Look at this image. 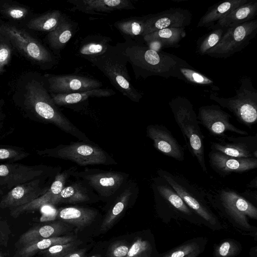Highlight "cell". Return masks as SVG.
Returning a JSON list of instances; mask_svg holds the SVG:
<instances>
[{"instance_id":"cell-1","label":"cell","mask_w":257,"mask_h":257,"mask_svg":"<svg viewBox=\"0 0 257 257\" xmlns=\"http://www.w3.org/2000/svg\"><path fill=\"white\" fill-rule=\"evenodd\" d=\"M119 43L133 68L137 79L156 76L183 80L179 68L188 63L178 57L150 49L142 40L124 39Z\"/></svg>"},{"instance_id":"cell-2","label":"cell","mask_w":257,"mask_h":257,"mask_svg":"<svg viewBox=\"0 0 257 257\" xmlns=\"http://www.w3.org/2000/svg\"><path fill=\"white\" fill-rule=\"evenodd\" d=\"M89 62L101 71L123 95L134 102L140 101L142 94L133 85L126 67L127 59L119 43L109 45L105 52Z\"/></svg>"},{"instance_id":"cell-3","label":"cell","mask_w":257,"mask_h":257,"mask_svg":"<svg viewBox=\"0 0 257 257\" xmlns=\"http://www.w3.org/2000/svg\"><path fill=\"white\" fill-rule=\"evenodd\" d=\"M169 104L175 121L182 133L188 150L196 158L202 171L207 173L204 137L193 104L188 99L182 96L173 99Z\"/></svg>"},{"instance_id":"cell-4","label":"cell","mask_w":257,"mask_h":257,"mask_svg":"<svg viewBox=\"0 0 257 257\" xmlns=\"http://www.w3.org/2000/svg\"><path fill=\"white\" fill-rule=\"evenodd\" d=\"M37 153L42 157L70 161L83 167L117 164L110 154L92 141L71 142L52 148L38 150Z\"/></svg>"},{"instance_id":"cell-5","label":"cell","mask_w":257,"mask_h":257,"mask_svg":"<svg viewBox=\"0 0 257 257\" xmlns=\"http://www.w3.org/2000/svg\"><path fill=\"white\" fill-rule=\"evenodd\" d=\"M209 98L232 112L240 123L251 128L256 123L257 90L249 77L245 76L241 78L239 87L235 89L233 96L219 97L216 92H212Z\"/></svg>"},{"instance_id":"cell-6","label":"cell","mask_w":257,"mask_h":257,"mask_svg":"<svg viewBox=\"0 0 257 257\" xmlns=\"http://www.w3.org/2000/svg\"><path fill=\"white\" fill-rule=\"evenodd\" d=\"M72 177L84 181L99 200L110 203L130 179V175L123 172L86 167L73 172Z\"/></svg>"},{"instance_id":"cell-7","label":"cell","mask_w":257,"mask_h":257,"mask_svg":"<svg viewBox=\"0 0 257 257\" xmlns=\"http://www.w3.org/2000/svg\"><path fill=\"white\" fill-rule=\"evenodd\" d=\"M157 174L170 184L192 210L211 224L216 223L206 206L205 190L181 174L162 169H159Z\"/></svg>"},{"instance_id":"cell-8","label":"cell","mask_w":257,"mask_h":257,"mask_svg":"<svg viewBox=\"0 0 257 257\" xmlns=\"http://www.w3.org/2000/svg\"><path fill=\"white\" fill-rule=\"evenodd\" d=\"M205 192L209 200L221 207L240 225L248 228L247 217L257 218L256 207L236 191L226 187Z\"/></svg>"},{"instance_id":"cell-9","label":"cell","mask_w":257,"mask_h":257,"mask_svg":"<svg viewBox=\"0 0 257 257\" xmlns=\"http://www.w3.org/2000/svg\"><path fill=\"white\" fill-rule=\"evenodd\" d=\"M257 20L228 28L220 41L206 54L216 58H226L245 48L256 36Z\"/></svg>"},{"instance_id":"cell-10","label":"cell","mask_w":257,"mask_h":257,"mask_svg":"<svg viewBox=\"0 0 257 257\" xmlns=\"http://www.w3.org/2000/svg\"><path fill=\"white\" fill-rule=\"evenodd\" d=\"M61 170L60 166H28L16 163L1 164L0 194H7L16 186L34 179L56 175Z\"/></svg>"},{"instance_id":"cell-11","label":"cell","mask_w":257,"mask_h":257,"mask_svg":"<svg viewBox=\"0 0 257 257\" xmlns=\"http://www.w3.org/2000/svg\"><path fill=\"white\" fill-rule=\"evenodd\" d=\"M57 174L36 178L16 186L3 196L0 208L13 209L33 201L48 190Z\"/></svg>"},{"instance_id":"cell-12","label":"cell","mask_w":257,"mask_h":257,"mask_svg":"<svg viewBox=\"0 0 257 257\" xmlns=\"http://www.w3.org/2000/svg\"><path fill=\"white\" fill-rule=\"evenodd\" d=\"M231 117L220 106L214 104L201 106L197 115L199 123L213 136L219 138L226 135L227 132L247 136V132L238 128L230 122Z\"/></svg>"},{"instance_id":"cell-13","label":"cell","mask_w":257,"mask_h":257,"mask_svg":"<svg viewBox=\"0 0 257 257\" xmlns=\"http://www.w3.org/2000/svg\"><path fill=\"white\" fill-rule=\"evenodd\" d=\"M210 149L232 157L257 158V134L238 137L226 135L212 142Z\"/></svg>"},{"instance_id":"cell-14","label":"cell","mask_w":257,"mask_h":257,"mask_svg":"<svg viewBox=\"0 0 257 257\" xmlns=\"http://www.w3.org/2000/svg\"><path fill=\"white\" fill-rule=\"evenodd\" d=\"M48 88L51 93L69 94L100 88L98 80L81 75H49L47 76Z\"/></svg>"},{"instance_id":"cell-15","label":"cell","mask_w":257,"mask_h":257,"mask_svg":"<svg viewBox=\"0 0 257 257\" xmlns=\"http://www.w3.org/2000/svg\"><path fill=\"white\" fill-rule=\"evenodd\" d=\"M145 17L143 36L163 29L185 28L190 24L192 16L186 9L172 8Z\"/></svg>"},{"instance_id":"cell-16","label":"cell","mask_w":257,"mask_h":257,"mask_svg":"<svg viewBox=\"0 0 257 257\" xmlns=\"http://www.w3.org/2000/svg\"><path fill=\"white\" fill-rule=\"evenodd\" d=\"M147 136L154 147L165 156L181 162L184 160V151L171 132L162 124H150L146 128Z\"/></svg>"},{"instance_id":"cell-17","label":"cell","mask_w":257,"mask_h":257,"mask_svg":"<svg viewBox=\"0 0 257 257\" xmlns=\"http://www.w3.org/2000/svg\"><path fill=\"white\" fill-rule=\"evenodd\" d=\"M209 163L212 169L219 176L224 177L232 173H242L257 167V158H235L218 152L208 154Z\"/></svg>"},{"instance_id":"cell-18","label":"cell","mask_w":257,"mask_h":257,"mask_svg":"<svg viewBox=\"0 0 257 257\" xmlns=\"http://www.w3.org/2000/svg\"><path fill=\"white\" fill-rule=\"evenodd\" d=\"M99 200L97 194L87 184L79 179L75 178L73 181L69 180L60 193L51 199L48 205L87 203Z\"/></svg>"},{"instance_id":"cell-19","label":"cell","mask_w":257,"mask_h":257,"mask_svg":"<svg viewBox=\"0 0 257 257\" xmlns=\"http://www.w3.org/2000/svg\"><path fill=\"white\" fill-rule=\"evenodd\" d=\"M77 170L76 166H72L61 171L56 175L49 189L44 194L28 204L12 209L11 215L17 218L25 212L34 211L48 205L51 199L60 193L70 180L73 172Z\"/></svg>"},{"instance_id":"cell-20","label":"cell","mask_w":257,"mask_h":257,"mask_svg":"<svg viewBox=\"0 0 257 257\" xmlns=\"http://www.w3.org/2000/svg\"><path fill=\"white\" fill-rule=\"evenodd\" d=\"M139 193L137 183L130 179L111 201L110 207L101 224V230L106 231L137 199Z\"/></svg>"},{"instance_id":"cell-21","label":"cell","mask_w":257,"mask_h":257,"mask_svg":"<svg viewBox=\"0 0 257 257\" xmlns=\"http://www.w3.org/2000/svg\"><path fill=\"white\" fill-rule=\"evenodd\" d=\"M68 2L73 5L71 11H78L92 15L135 9L132 2L129 0H70Z\"/></svg>"},{"instance_id":"cell-22","label":"cell","mask_w":257,"mask_h":257,"mask_svg":"<svg viewBox=\"0 0 257 257\" xmlns=\"http://www.w3.org/2000/svg\"><path fill=\"white\" fill-rule=\"evenodd\" d=\"M111 41L110 37L99 34L78 38L74 43L75 54L89 61L105 52Z\"/></svg>"},{"instance_id":"cell-23","label":"cell","mask_w":257,"mask_h":257,"mask_svg":"<svg viewBox=\"0 0 257 257\" xmlns=\"http://www.w3.org/2000/svg\"><path fill=\"white\" fill-rule=\"evenodd\" d=\"M95 209L82 206H68L57 211L56 217L72 224L78 228H83L91 224L98 215Z\"/></svg>"},{"instance_id":"cell-24","label":"cell","mask_w":257,"mask_h":257,"mask_svg":"<svg viewBox=\"0 0 257 257\" xmlns=\"http://www.w3.org/2000/svg\"><path fill=\"white\" fill-rule=\"evenodd\" d=\"M78 24L65 15L58 25L48 35L51 47L57 53L62 50L76 33Z\"/></svg>"},{"instance_id":"cell-25","label":"cell","mask_w":257,"mask_h":257,"mask_svg":"<svg viewBox=\"0 0 257 257\" xmlns=\"http://www.w3.org/2000/svg\"><path fill=\"white\" fill-rule=\"evenodd\" d=\"M257 13V1L250 0L219 20L213 28L225 29L253 20Z\"/></svg>"},{"instance_id":"cell-26","label":"cell","mask_w":257,"mask_h":257,"mask_svg":"<svg viewBox=\"0 0 257 257\" xmlns=\"http://www.w3.org/2000/svg\"><path fill=\"white\" fill-rule=\"evenodd\" d=\"M248 1V0H228L210 7L201 18L197 27L212 29L216 22Z\"/></svg>"},{"instance_id":"cell-27","label":"cell","mask_w":257,"mask_h":257,"mask_svg":"<svg viewBox=\"0 0 257 257\" xmlns=\"http://www.w3.org/2000/svg\"><path fill=\"white\" fill-rule=\"evenodd\" d=\"M66 229L65 226L61 222L39 226L24 233L18 242L23 247L39 240L59 236Z\"/></svg>"},{"instance_id":"cell-28","label":"cell","mask_w":257,"mask_h":257,"mask_svg":"<svg viewBox=\"0 0 257 257\" xmlns=\"http://www.w3.org/2000/svg\"><path fill=\"white\" fill-rule=\"evenodd\" d=\"M115 94L111 89L100 88L69 94L51 93V95L57 106L66 107L83 102L90 97H109Z\"/></svg>"},{"instance_id":"cell-29","label":"cell","mask_w":257,"mask_h":257,"mask_svg":"<svg viewBox=\"0 0 257 257\" xmlns=\"http://www.w3.org/2000/svg\"><path fill=\"white\" fill-rule=\"evenodd\" d=\"M185 36V28H166L144 36L143 40L147 42L156 40L161 42L164 48H178L179 43Z\"/></svg>"},{"instance_id":"cell-30","label":"cell","mask_w":257,"mask_h":257,"mask_svg":"<svg viewBox=\"0 0 257 257\" xmlns=\"http://www.w3.org/2000/svg\"><path fill=\"white\" fill-rule=\"evenodd\" d=\"M145 16L132 17L115 22L113 26L124 39L141 40L143 38Z\"/></svg>"},{"instance_id":"cell-31","label":"cell","mask_w":257,"mask_h":257,"mask_svg":"<svg viewBox=\"0 0 257 257\" xmlns=\"http://www.w3.org/2000/svg\"><path fill=\"white\" fill-rule=\"evenodd\" d=\"M75 238L72 236H57L37 241L28 245L21 247L17 252L16 257H32L39 251L59 244L73 241Z\"/></svg>"},{"instance_id":"cell-32","label":"cell","mask_w":257,"mask_h":257,"mask_svg":"<svg viewBox=\"0 0 257 257\" xmlns=\"http://www.w3.org/2000/svg\"><path fill=\"white\" fill-rule=\"evenodd\" d=\"M179 71L183 77V80L193 85L210 87L212 91L220 90L212 79L196 71L188 64L181 66Z\"/></svg>"},{"instance_id":"cell-33","label":"cell","mask_w":257,"mask_h":257,"mask_svg":"<svg viewBox=\"0 0 257 257\" xmlns=\"http://www.w3.org/2000/svg\"><path fill=\"white\" fill-rule=\"evenodd\" d=\"M225 29L223 28H215L202 37L197 42V51L200 55H206L211 48L220 41Z\"/></svg>"},{"instance_id":"cell-34","label":"cell","mask_w":257,"mask_h":257,"mask_svg":"<svg viewBox=\"0 0 257 257\" xmlns=\"http://www.w3.org/2000/svg\"><path fill=\"white\" fill-rule=\"evenodd\" d=\"M65 15L59 11H54L41 16L34 21V28L39 30L53 31Z\"/></svg>"},{"instance_id":"cell-35","label":"cell","mask_w":257,"mask_h":257,"mask_svg":"<svg viewBox=\"0 0 257 257\" xmlns=\"http://www.w3.org/2000/svg\"><path fill=\"white\" fill-rule=\"evenodd\" d=\"M29 153L21 148L13 146H0V161L14 163L21 160Z\"/></svg>"},{"instance_id":"cell-36","label":"cell","mask_w":257,"mask_h":257,"mask_svg":"<svg viewBox=\"0 0 257 257\" xmlns=\"http://www.w3.org/2000/svg\"><path fill=\"white\" fill-rule=\"evenodd\" d=\"M78 244V241L74 240L66 243L56 244L41 251V252L47 257H63L74 251Z\"/></svg>"},{"instance_id":"cell-37","label":"cell","mask_w":257,"mask_h":257,"mask_svg":"<svg viewBox=\"0 0 257 257\" xmlns=\"http://www.w3.org/2000/svg\"><path fill=\"white\" fill-rule=\"evenodd\" d=\"M151 247L149 242L138 238L130 247L125 257H150Z\"/></svg>"},{"instance_id":"cell-38","label":"cell","mask_w":257,"mask_h":257,"mask_svg":"<svg viewBox=\"0 0 257 257\" xmlns=\"http://www.w3.org/2000/svg\"><path fill=\"white\" fill-rule=\"evenodd\" d=\"M198 249V244L195 242H191L172 250L164 257H185Z\"/></svg>"},{"instance_id":"cell-39","label":"cell","mask_w":257,"mask_h":257,"mask_svg":"<svg viewBox=\"0 0 257 257\" xmlns=\"http://www.w3.org/2000/svg\"><path fill=\"white\" fill-rule=\"evenodd\" d=\"M236 246L231 241H224L217 248V253L220 257H230L235 253Z\"/></svg>"},{"instance_id":"cell-40","label":"cell","mask_w":257,"mask_h":257,"mask_svg":"<svg viewBox=\"0 0 257 257\" xmlns=\"http://www.w3.org/2000/svg\"><path fill=\"white\" fill-rule=\"evenodd\" d=\"M127 245L122 242L114 243L109 250L110 257H125L129 250Z\"/></svg>"},{"instance_id":"cell-41","label":"cell","mask_w":257,"mask_h":257,"mask_svg":"<svg viewBox=\"0 0 257 257\" xmlns=\"http://www.w3.org/2000/svg\"><path fill=\"white\" fill-rule=\"evenodd\" d=\"M145 42L146 43V45L150 49L156 52H162L161 50L163 48H164V46L161 42L156 40H153Z\"/></svg>"},{"instance_id":"cell-42","label":"cell","mask_w":257,"mask_h":257,"mask_svg":"<svg viewBox=\"0 0 257 257\" xmlns=\"http://www.w3.org/2000/svg\"><path fill=\"white\" fill-rule=\"evenodd\" d=\"M9 55V50L3 48L0 49V64H3L7 61Z\"/></svg>"},{"instance_id":"cell-43","label":"cell","mask_w":257,"mask_h":257,"mask_svg":"<svg viewBox=\"0 0 257 257\" xmlns=\"http://www.w3.org/2000/svg\"><path fill=\"white\" fill-rule=\"evenodd\" d=\"M10 14L14 18L19 19L24 16V12L19 9H13L10 12Z\"/></svg>"},{"instance_id":"cell-44","label":"cell","mask_w":257,"mask_h":257,"mask_svg":"<svg viewBox=\"0 0 257 257\" xmlns=\"http://www.w3.org/2000/svg\"><path fill=\"white\" fill-rule=\"evenodd\" d=\"M84 250H79L71 252L63 257H83Z\"/></svg>"},{"instance_id":"cell-45","label":"cell","mask_w":257,"mask_h":257,"mask_svg":"<svg viewBox=\"0 0 257 257\" xmlns=\"http://www.w3.org/2000/svg\"><path fill=\"white\" fill-rule=\"evenodd\" d=\"M5 118V115L2 113L1 110L0 109V134L4 127Z\"/></svg>"},{"instance_id":"cell-46","label":"cell","mask_w":257,"mask_h":257,"mask_svg":"<svg viewBox=\"0 0 257 257\" xmlns=\"http://www.w3.org/2000/svg\"><path fill=\"white\" fill-rule=\"evenodd\" d=\"M256 177H255L254 179H253L250 183L247 185V187L249 188H255L257 187V181H256Z\"/></svg>"},{"instance_id":"cell-47","label":"cell","mask_w":257,"mask_h":257,"mask_svg":"<svg viewBox=\"0 0 257 257\" xmlns=\"http://www.w3.org/2000/svg\"><path fill=\"white\" fill-rule=\"evenodd\" d=\"M199 252V251L198 249L185 257H196Z\"/></svg>"},{"instance_id":"cell-48","label":"cell","mask_w":257,"mask_h":257,"mask_svg":"<svg viewBox=\"0 0 257 257\" xmlns=\"http://www.w3.org/2000/svg\"><path fill=\"white\" fill-rule=\"evenodd\" d=\"M90 257H99V256H96V255H93V256H90Z\"/></svg>"},{"instance_id":"cell-49","label":"cell","mask_w":257,"mask_h":257,"mask_svg":"<svg viewBox=\"0 0 257 257\" xmlns=\"http://www.w3.org/2000/svg\"><path fill=\"white\" fill-rule=\"evenodd\" d=\"M0 257H3V256L0 255Z\"/></svg>"}]
</instances>
